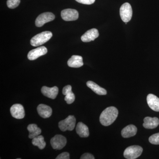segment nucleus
Segmentation results:
<instances>
[{
    "label": "nucleus",
    "mask_w": 159,
    "mask_h": 159,
    "mask_svg": "<svg viewBox=\"0 0 159 159\" xmlns=\"http://www.w3.org/2000/svg\"><path fill=\"white\" fill-rule=\"evenodd\" d=\"M137 132V127L134 125H129L122 129L121 134L123 138H128L135 135Z\"/></svg>",
    "instance_id": "nucleus-18"
},
{
    "label": "nucleus",
    "mask_w": 159,
    "mask_h": 159,
    "mask_svg": "<svg viewBox=\"0 0 159 159\" xmlns=\"http://www.w3.org/2000/svg\"><path fill=\"white\" fill-rule=\"evenodd\" d=\"M41 92L45 97L54 99L56 98L58 93V88L57 86H54L52 88L43 86L41 89Z\"/></svg>",
    "instance_id": "nucleus-12"
},
{
    "label": "nucleus",
    "mask_w": 159,
    "mask_h": 159,
    "mask_svg": "<svg viewBox=\"0 0 159 159\" xmlns=\"http://www.w3.org/2000/svg\"><path fill=\"white\" fill-rule=\"evenodd\" d=\"M149 142L153 145H159V133L151 136L149 138Z\"/></svg>",
    "instance_id": "nucleus-24"
},
{
    "label": "nucleus",
    "mask_w": 159,
    "mask_h": 159,
    "mask_svg": "<svg viewBox=\"0 0 159 159\" xmlns=\"http://www.w3.org/2000/svg\"><path fill=\"white\" fill-rule=\"evenodd\" d=\"M11 116L16 119H23L25 116V111L22 105L15 104L10 108Z\"/></svg>",
    "instance_id": "nucleus-10"
},
{
    "label": "nucleus",
    "mask_w": 159,
    "mask_h": 159,
    "mask_svg": "<svg viewBox=\"0 0 159 159\" xmlns=\"http://www.w3.org/2000/svg\"><path fill=\"white\" fill-rule=\"evenodd\" d=\"M87 85L91 89L94 93L99 95H106L107 93L105 89L99 86L97 84L92 81H89L87 82Z\"/></svg>",
    "instance_id": "nucleus-20"
},
{
    "label": "nucleus",
    "mask_w": 159,
    "mask_h": 159,
    "mask_svg": "<svg viewBox=\"0 0 159 159\" xmlns=\"http://www.w3.org/2000/svg\"><path fill=\"white\" fill-rule=\"evenodd\" d=\"M133 11L131 6L129 3L122 5L120 9V15L121 19L124 22L127 23L132 17Z\"/></svg>",
    "instance_id": "nucleus-5"
},
{
    "label": "nucleus",
    "mask_w": 159,
    "mask_h": 159,
    "mask_svg": "<svg viewBox=\"0 0 159 159\" xmlns=\"http://www.w3.org/2000/svg\"><path fill=\"white\" fill-rule=\"evenodd\" d=\"M99 31L96 29H90L81 36V39L84 42H89L98 37Z\"/></svg>",
    "instance_id": "nucleus-11"
},
{
    "label": "nucleus",
    "mask_w": 159,
    "mask_h": 159,
    "mask_svg": "<svg viewBox=\"0 0 159 159\" xmlns=\"http://www.w3.org/2000/svg\"><path fill=\"white\" fill-rule=\"evenodd\" d=\"M119 111L114 107H110L106 108L101 113L99 117L100 123L104 126H108L112 124L118 117Z\"/></svg>",
    "instance_id": "nucleus-1"
},
{
    "label": "nucleus",
    "mask_w": 159,
    "mask_h": 159,
    "mask_svg": "<svg viewBox=\"0 0 159 159\" xmlns=\"http://www.w3.org/2000/svg\"><path fill=\"white\" fill-rule=\"evenodd\" d=\"M52 37V33L51 31H43L32 38L30 41V43L33 47H38L48 41Z\"/></svg>",
    "instance_id": "nucleus-2"
},
{
    "label": "nucleus",
    "mask_w": 159,
    "mask_h": 159,
    "mask_svg": "<svg viewBox=\"0 0 159 159\" xmlns=\"http://www.w3.org/2000/svg\"><path fill=\"white\" fill-rule=\"evenodd\" d=\"M81 159H94L95 157L93 155L91 154L90 153H85L83 154L81 156Z\"/></svg>",
    "instance_id": "nucleus-27"
},
{
    "label": "nucleus",
    "mask_w": 159,
    "mask_h": 159,
    "mask_svg": "<svg viewBox=\"0 0 159 159\" xmlns=\"http://www.w3.org/2000/svg\"><path fill=\"white\" fill-rule=\"evenodd\" d=\"M67 64L70 67H80L84 65L82 57L79 55H73L68 61Z\"/></svg>",
    "instance_id": "nucleus-17"
},
{
    "label": "nucleus",
    "mask_w": 159,
    "mask_h": 159,
    "mask_svg": "<svg viewBox=\"0 0 159 159\" xmlns=\"http://www.w3.org/2000/svg\"><path fill=\"white\" fill-rule=\"evenodd\" d=\"M32 143L34 146H37L40 149H43L45 147L46 143L42 135H38L32 139Z\"/></svg>",
    "instance_id": "nucleus-22"
},
{
    "label": "nucleus",
    "mask_w": 159,
    "mask_h": 159,
    "mask_svg": "<svg viewBox=\"0 0 159 159\" xmlns=\"http://www.w3.org/2000/svg\"><path fill=\"white\" fill-rule=\"evenodd\" d=\"M62 93L66 96L65 100L67 104H70L74 102L75 96L74 93L72 92V87L71 85H68L64 87L63 89Z\"/></svg>",
    "instance_id": "nucleus-15"
},
{
    "label": "nucleus",
    "mask_w": 159,
    "mask_h": 159,
    "mask_svg": "<svg viewBox=\"0 0 159 159\" xmlns=\"http://www.w3.org/2000/svg\"><path fill=\"white\" fill-rule=\"evenodd\" d=\"M48 52V49L46 47L42 46L37 48L33 49L29 51L28 54V59L32 61L37 59L40 56L45 55Z\"/></svg>",
    "instance_id": "nucleus-9"
},
{
    "label": "nucleus",
    "mask_w": 159,
    "mask_h": 159,
    "mask_svg": "<svg viewBox=\"0 0 159 159\" xmlns=\"http://www.w3.org/2000/svg\"><path fill=\"white\" fill-rule=\"evenodd\" d=\"M67 143L65 137L61 135H56L51 139V144L54 149L60 150L66 146Z\"/></svg>",
    "instance_id": "nucleus-6"
},
{
    "label": "nucleus",
    "mask_w": 159,
    "mask_h": 159,
    "mask_svg": "<svg viewBox=\"0 0 159 159\" xmlns=\"http://www.w3.org/2000/svg\"><path fill=\"white\" fill-rule=\"evenodd\" d=\"M37 110L41 117L46 119L49 118L52 113V110L50 107L45 104H40L37 107Z\"/></svg>",
    "instance_id": "nucleus-14"
},
{
    "label": "nucleus",
    "mask_w": 159,
    "mask_h": 159,
    "mask_svg": "<svg viewBox=\"0 0 159 159\" xmlns=\"http://www.w3.org/2000/svg\"><path fill=\"white\" fill-rule=\"evenodd\" d=\"M143 148L139 145H133L127 147L124 152V157L127 159H135L142 154Z\"/></svg>",
    "instance_id": "nucleus-3"
},
{
    "label": "nucleus",
    "mask_w": 159,
    "mask_h": 159,
    "mask_svg": "<svg viewBox=\"0 0 159 159\" xmlns=\"http://www.w3.org/2000/svg\"><path fill=\"white\" fill-rule=\"evenodd\" d=\"M159 125V119L157 117H146L144 119L143 125L145 128L153 129L157 127Z\"/></svg>",
    "instance_id": "nucleus-16"
},
{
    "label": "nucleus",
    "mask_w": 159,
    "mask_h": 159,
    "mask_svg": "<svg viewBox=\"0 0 159 159\" xmlns=\"http://www.w3.org/2000/svg\"><path fill=\"white\" fill-rule=\"evenodd\" d=\"M56 159H70V154L68 152H64L59 154L56 158Z\"/></svg>",
    "instance_id": "nucleus-25"
},
{
    "label": "nucleus",
    "mask_w": 159,
    "mask_h": 159,
    "mask_svg": "<svg viewBox=\"0 0 159 159\" xmlns=\"http://www.w3.org/2000/svg\"><path fill=\"white\" fill-rule=\"evenodd\" d=\"M61 16L63 20L66 21L76 20L79 17V13L75 9H64L61 11Z\"/></svg>",
    "instance_id": "nucleus-8"
},
{
    "label": "nucleus",
    "mask_w": 159,
    "mask_h": 159,
    "mask_svg": "<svg viewBox=\"0 0 159 159\" xmlns=\"http://www.w3.org/2000/svg\"><path fill=\"white\" fill-rule=\"evenodd\" d=\"M76 132L81 138H87L89 136V132L88 127L81 122H80L76 126Z\"/></svg>",
    "instance_id": "nucleus-19"
},
{
    "label": "nucleus",
    "mask_w": 159,
    "mask_h": 159,
    "mask_svg": "<svg viewBox=\"0 0 159 159\" xmlns=\"http://www.w3.org/2000/svg\"><path fill=\"white\" fill-rule=\"evenodd\" d=\"M77 2L84 5H91L95 2V0H75Z\"/></svg>",
    "instance_id": "nucleus-26"
},
{
    "label": "nucleus",
    "mask_w": 159,
    "mask_h": 159,
    "mask_svg": "<svg viewBox=\"0 0 159 159\" xmlns=\"http://www.w3.org/2000/svg\"><path fill=\"white\" fill-rule=\"evenodd\" d=\"M147 102L148 106L155 111H159V98L152 94H148L147 97Z\"/></svg>",
    "instance_id": "nucleus-13"
},
{
    "label": "nucleus",
    "mask_w": 159,
    "mask_h": 159,
    "mask_svg": "<svg viewBox=\"0 0 159 159\" xmlns=\"http://www.w3.org/2000/svg\"><path fill=\"white\" fill-rule=\"evenodd\" d=\"M55 19V16L52 12H46L42 13L38 16L35 20V25L41 27L46 23L53 20Z\"/></svg>",
    "instance_id": "nucleus-7"
},
{
    "label": "nucleus",
    "mask_w": 159,
    "mask_h": 159,
    "mask_svg": "<svg viewBox=\"0 0 159 159\" xmlns=\"http://www.w3.org/2000/svg\"><path fill=\"white\" fill-rule=\"evenodd\" d=\"M76 122V118L74 116H69L64 120L60 121L58 123V127L62 131H72L75 128Z\"/></svg>",
    "instance_id": "nucleus-4"
},
{
    "label": "nucleus",
    "mask_w": 159,
    "mask_h": 159,
    "mask_svg": "<svg viewBox=\"0 0 159 159\" xmlns=\"http://www.w3.org/2000/svg\"><path fill=\"white\" fill-rule=\"evenodd\" d=\"M20 2V0H7V5L9 8L11 9L16 8Z\"/></svg>",
    "instance_id": "nucleus-23"
},
{
    "label": "nucleus",
    "mask_w": 159,
    "mask_h": 159,
    "mask_svg": "<svg viewBox=\"0 0 159 159\" xmlns=\"http://www.w3.org/2000/svg\"><path fill=\"white\" fill-rule=\"evenodd\" d=\"M27 129L29 131V138L30 139H33L41 133V129L35 124H30L28 125Z\"/></svg>",
    "instance_id": "nucleus-21"
}]
</instances>
